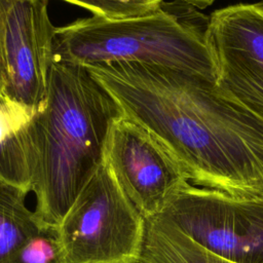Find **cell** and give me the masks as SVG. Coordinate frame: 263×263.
<instances>
[{
	"instance_id": "5",
	"label": "cell",
	"mask_w": 263,
	"mask_h": 263,
	"mask_svg": "<svg viewBox=\"0 0 263 263\" xmlns=\"http://www.w3.org/2000/svg\"><path fill=\"white\" fill-rule=\"evenodd\" d=\"M155 217L235 263H263V198L240 199L187 182Z\"/></svg>"
},
{
	"instance_id": "8",
	"label": "cell",
	"mask_w": 263,
	"mask_h": 263,
	"mask_svg": "<svg viewBox=\"0 0 263 263\" xmlns=\"http://www.w3.org/2000/svg\"><path fill=\"white\" fill-rule=\"evenodd\" d=\"M49 0H17L6 24L8 83L4 95L36 114L45 104L54 63L57 28L48 15Z\"/></svg>"
},
{
	"instance_id": "12",
	"label": "cell",
	"mask_w": 263,
	"mask_h": 263,
	"mask_svg": "<svg viewBox=\"0 0 263 263\" xmlns=\"http://www.w3.org/2000/svg\"><path fill=\"white\" fill-rule=\"evenodd\" d=\"M109 20L143 16L159 10L163 0H64Z\"/></svg>"
},
{
	"instance_id": "16",
	"label": "cell",
	"mask_w": 263,
	"mask_h": 263,
	"mask_svg": "<svg viewBox=\"0 0 263 263\" xmlns=\"http://www.w3.org/2000/svg\"><path fill=\"white\" fill-rule=\"evenodd\" d=\"M137 263H142V262H140V261H138V262H137Z\"/></svg>"
},
{
	"instance_id": "4",
	"label": "cell",
	"mask_w": 263,
	"mask_h": 263,
	"mask_svg": "<svg viewBox=\"0 0 263 263\" xmlns=\"http://www.w3.org/2000/svg\"><path fill=\"white\" fill-rule=\"evenodd\" d=\"M144 233L145 218L103 161L53 233L55 263H137Z\"/></svg>"
},
{
	"instance_id": "11",
	"label": "cell",
	"mask_w": 263,
	"mask_h": 263,
	"mask_svg": "<svg viewBox=\"0 0 263 263\" xmlns=\"http://www.w3.org/2000/svg\"><path fill=\"white\" fill-rule=\"evenodd\" d=\"M27 194L0 181V263H21L25 246L43 233L34 212L26 206Z\"/></svg>"
},
{
	"instance_id": "3",
	"label": "cell",
	"mask_w": 263,
	"mask_h": 263,
	"mask_svg": "<svg viewBox=\"0 0 263 263\" xmlns=\"http://www.w3.org/2000/svg\"><path fill=\"white\" fill-rule=\"evenodd\" d=\"M205 28L165 3L143 16L109 20L93 15L57 28L54 61L83 67L118 62L150 64L215 81Z\"/></svg>"
},
{
	"instance_id": "2",
	"label": "cell",
	"mask_w": 263,
	"mask_h": 263,
	"mask_svg": "<svg viewBox=\"0 0 263 263\" xmlns=\"http://www.w3.org/2000/svg\"><path fill=\"white\" fill-rule=\"evenodd\" d=\"M122 111L83 66L54 61L45 104L32 120L35 217L54 233L104 161L106 141Z\"/></svg>"
},
{
	"instance_id": "17",
	"label": "cell",
	"mask_w": 263,
	"mask_h": 263,
	"mask_svg": "<svg viewBox=\"0 0 263 263\" xmlns=\"http://www.w3.org/2000/svg\"><path fill=\"white\" fill-rule=\"evenodd\" d=\"M262 2H263V1H262Z\"/></svg>"
},
{
	"instance_id": "1",
	"label": "cell",
	"mask_w": 263,
	"mask_h": 263,
	"mask_svg": "<svg viewBox=\"0 0 263 263\" xmlns=\"http://www.w3.org/2000/svg\"><path fill=\"white\" fill-rule=\"evenodd\" d=\"M85 68L124 117L158 140L192 185L263 198V120L214 80L142 63Z\"/></svg>"
},
{
	"instance_id": "9",
	"label": "cell",
	"mask_w": 263,
	"mask_h": 263,
	"mask_svg": "<svg viewBox=\"0 0 263 263\" xmlns=\"http://www.w3.org/2000/svg\"><path fill=\"white\" fill-rule=\"evenodd\" d=\"M34 113L0 95V181L32 191Z\"/></svg>"
},
{
	"instance_id": "6",
	"label": "cell",
	"mask_w": 263,
	"mask_h": 263,
	"mask_svg": "<svg viewBox=\"0 0 263 263\" xmlns=\"http://www.w3.org/2000/svg\"><path fill=\"white\" fill-rule=\"evenodd\" d=\"M205 40L216 84L263 120V2L215 10Z\"/></svg>"
},
{
	"instance_id": "13",
	"label": "cell",
	"mask_w": 263,
	"mask_h": 263,
	"mask_svg": "<svg viewBox=\"0 0 263 263\" xmlns=\"http://www.w3.org/2000/svg\"><path fill=\"white\" fill-rule=\"evenodd\" d=\"M57 245L52 233H41L31 239L21 254V263H55Z\"/></svg>"
},
{
	"instance_id": "14",
	"label": "cell",
	"mask_w": 263,
	"mask_h": 263,
	"mask_svg": "<svg viewBox=\"0 0 263 263\" xmlns=\"http://www.w3.org/2000/svg\"><path fill=\"white\" fill-rule=\"evenodd\" d=\"M17 0H0V95H4L8 83V67L5 49L7 16Z\"/></svg>"
},
{
	"instance_id": "7",
	"label": "cell",
	"mask_w": 263,
	"mask_h": 263,
	"mask_svg": "<svg viewBox=\"0 0 263 263\" xmlns=\"http://www.w3.org/2000/svg\"><path fill=\"white\" fill-rule=\"evenodd\" d=\"M104 161L145 219L160 214L188 182L158 140L123 115L111 126Z\"/></svg>"
},
{
	"instance_id": "10",
	"label": "cell",
	"mask_w": 263,
	"mask_h": 263,
	"mask_svg": "<svg viewBox=\"0 0 263 263\" xmlns=\"http://www.w3.org/2000/svg\"><path fill=\"white\" fill-rule=\"evenodd\" d=\"M139 261L142 263H235L192 240L172 224L153 216L145 219Z\"/></svg>"
},
{
	"instance_id": "15",
	"label": "cell",
	"mask_w": 263,
	"mask_h": 263,
	"mask_svg": "<svg viewBox=\"0 0 263 263\" xmlns=\"http://www.w3.org/2000/svg\"><path fill=\"white\" fill-rule=\"evenodd\" d=\"M176 1L188 4L191 6H195L197 8H205L212 5L216 0H176Z\"/></svg>"
}]
</instances>
